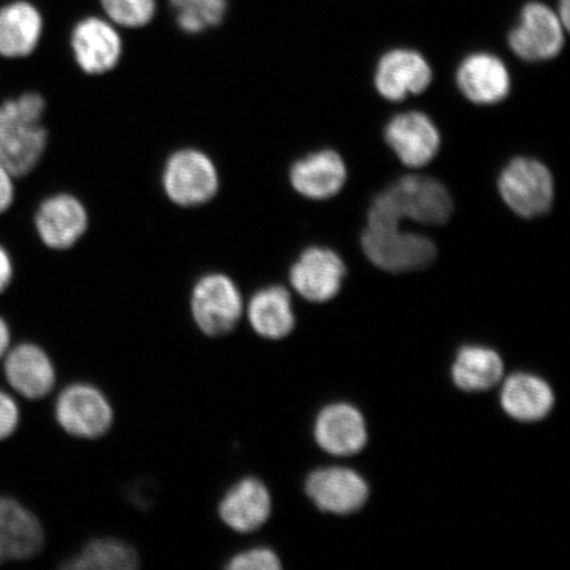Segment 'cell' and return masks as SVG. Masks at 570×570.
Segmentation results:
<instances>
[{
    "instance_id": "6da1fadb",
    "label": "cell",
    "mask_w": 570,
    "mask_h": 570,
    "mask_svg": "<svg viewBox=\"0 0 570 570\" xmlns=\"http://www.w3.org/2000/svg\"><path fill=\"white\" fill-rule=\"evenodd\" d=\"M46 112V98L38 91L21 92L0 105V166L16 178L30 175L45 158Z\"/></svg>"
},
{
    "instance_id": "7a4b0ae2",
    "label": "cell",
    "mask_w": 570,
    "mask_h": 570,
    "mask_svg": "<svg viewBox=\"0 0 570 570\" xmlns=\"http://www.w3.org/2000/svg\"><path fill=\"white\" fill-rule=\"evenodd\" d=\"M160 189L177 209H202L219 196L223 175L213 156L202 147H178L163 161Z\"/></svg>"
},
{
    "instance_id": "3957f363",
    "label": "cell",
    "mask_w": 570,
    "mask_h": 570,
    "mask_svg": "<svg viewBox=\"0 0 570 570\" xmlns=\"http://www.w3.org/2000/svg\"><path fill=\"white\" fill-rule=\"evenodd\" d=\"M239 285L223 271L199 275L191 285L189 311L197 330L209 338L229 336L245 316Z\"/></svg>"
},
{
    "instance_id": "277c9868",
    "label": "cell",
    "mask_w": 570,
    "mask_h": 570,
    "mask_svg": "<svg viewBox=\"0 0 570 570\" xmlns=\"http://www.w3.org/2000/svg\"><path fill=\"white\" fill-rule=\"evenodd\" d=\"M361 246L374 266L392 274L423 269L438 256L433 240L402 230L401 224H367L361 235Z\"/></svg>"
},
{
    "instance_id": "5b68a950",
    "label": "cell",
    "mask_w": 570,
    "mask_h": 570,
    "mask_svg": "<svg viewBox=\"0 0 570 570\" xmlns=\"http://www.w3.org/2000/svg\"><path fill=\"white\" fill-rule=\"evenodd\" d=\"M55 420L62 432L78 440L106 436L116 423V410L104 390L90 382H73L55 401Z\"/></svg>"
},
{
    "instance_id": "8992f818",
    "label": "cell",
    "mask_w": 570,
    "mask_h": 570,
    "mask_svg": "<svg viewBox=\"0 0 570 570\" xmlns=\"http://www.w3.org/2000/svg\"><path fill=\"white\" fill-rule=\"evenodd\" d=\"M498 189L504 204L522 218L544 216L553 204V176L537 159H512L499 175Z\"/></svg>"
},
{
    "instance_id": "52a82bcc",
    "label": "cell",
    "mask_w": 570,
    "mask_h": 570,
    "mask_svg": "<svg viewBox=\"0 0 570 570\" xmlns=\"http://www.w3.org/2000/svg\"><path fill=\"white\" fill-rule=\"evenodd\" d=\"M36 234L52 252H70L90 230L91 216L83 199L71 191H57L39 204L33 217Z\"/></svg>"
},
{
    "instance_id": "ba28073f",
    "label": "cell",
    "mask_w": 570,
    "mask_h": 570,
    "mask_svg": "<svg viewBox=\"0 0 570 570\" xmlns=\"http://www.w3.org/2000/svg\"><path fill=\"white\" fill-rule=\"evenodd\" d=\"M399 218L440 226L451 219L454 204L451 194L436 178L409 175L383 190Z\"/></svg>"
},
{
    "instance_id": "9c48e42d",
    "label": "cell",
    "mask_w": 570,
    "mask_h": 570,
    "mask_svg": "<svg viewBox=\"0 0 570 570\" xmlns=\"http://www.w3.org/2000/svg\"><path fill=\"white\" fill-rule=\"evenodd\" d=\"M70 49L81 73L97 78L112 73L124 57L122 36L110 20L87 18L75 26Z\"/></svg>"
},
{
    "instance_id": "30bf717a",
    "label": "cell",
    "mask_w": 570,
    "mask_h": 570,
    "mask_svg": "<svg viewBox=\"0 0 570 570\" xmlns=\"http://www.w3.org/2000/svg\"><path fill=\"white\" fill-rule=\"evenodd\" d=\"M566 27L550 7L532 2L524 6L509 35V46L519 59L540 62L554 59L566 45Z\"/></svg>"
},
{
    "instance_id": "8fae6325",
    "label": "cell",
    "mask_w": 570,
    "mask_h": 570,
    "mask_svg": "<svg viewBox=\"0 0 570 570\" xmlns=\"http://www.w3.org/2000/svg\"><path fill=\"white\" fill-rule=\"evenodd\" d=\"M346 266L333 249L306 247L289 268V284L311 303H326L338 295Z\"/></svg>"
},
{
    "instance_id": "7c38bea8",
    "label": "cell",
    "mask_w": 570,
    "mask_h": 570,
    "mask_svg": "<svg viewBox=\"0 0 570 570\" xmlns=\"http://www.w3.org/2000/svg\"><path fill=\"white\" fill-rule=\"evenodd\" d=\"M217 514L233 532L253 533L261 530L273 514V497L258 476H242L220 497Z\"/></svg>"
},
{
    "instance_id": "4fadbf2b",
    "label": "cell",
    "mask_w": 570,
    "mask_h": 570,
    "mask_svg": "<svg viewBox=\"0 0 570 570\" xmlns=\"http://www.w3.org/2000/svg\"><path fill=\"white\" fill-rule=\"evenodd\" d=\"M3 373L9 386L32 402L51 395L57 383L52 356L33 342L10 347L3 358Z\"/></svg>"
},
{
    "instance_id": "5bb4252c",
    "label": "cell",
    "mask_w": 570,
    "mask_h": 570,
    "mask_svg": "<svg viewBox=\"0 0 570 570\" xmlns=\"http://www.w3.org/2000/svg\"><path fill=\"white\" fill-rule=\"evenodd\" d=\"M432 80L433 71L424 56L402 48L383 55L374 76L376 91L391 102L422 95Z\"/></svg>"
},
{
    "instance_id": "9a60e30c",
    "label": "cell",
    "mask_w": 570,
    "mask_h": 570,
    "mask_svg": "<svg viewBox=\"0 0 570 570\" xmlns=\"http://www.w3.org/2000/svg\"><path fill=\"white\" fill-rule=\"evenodd\" d=\"M384 139L404 166L422 168L436 158L441 135L433 120L420 111L399 114L384 130Z\"/></svg>"
},
{
    "instance_id": "2e32d148",
    "label": "cell",
    "mask_w": 570,
    "mask_h": 570,
    "mask_svg": "<svg viewBox=\"0 0 570 570\" xmlns=\"http://www.w3.org/2000/svg\"><path fill=\"white\" fill-rule=\"evenodd\" d=\"M305 493L321 511L347 515L365 505L368 487L351 469L326 468L309 474L305 482Z\"/></svg>"
},
{
    "instance_id": "e0dca14e",
    "label": "cell",
    "mask_w": 570,
    "mask_h": 570,
    "mask_svg": "<svg viewBox=\"0 0 570 570\" xmlns=\"http://www.w3.org/2000/svg\"><path fill=\"white\" fill-rule=\"evenodd\" d=\"M46 546V531L38 515L18 499L0 495V547L7 562L27 561Z\"/></svg>"
},
{
    "instance_id": "ac0fdd59",
    "label": "cell",
    "mask_w": 570,
    "mask_h": 570,
    "mask_svg": "<svg viewBox=\"0 0 570 570\" xmlns=\"http://www.w3.org/2000/svg\"><path fill=\"white\" fill-rule=\"evenodd\" d=\"M288 178L297 195L323 202L338 195L344 188L347 169L337 151L325 148L294 161Z\"/></svg>"
},
{
    "instance_id": "d6986e66",
    "label": "cell",
    "mask_w": 570,
    "mask_h": 570,
    "mask_svg": "<svg viewBox=\"0 0 570 570\" xmlns=\"http://www.w3.org/2000/svg\"><path fill=\"white\" fill-rule=\"evenodd\" d=\"M455 82L463 96L475 105H497L508 98L511 78L508 67L495 55L479 52L462 60Z\"/></svg>"
},
{
    "instance_id": "ffe728a7",
    "label": "cell",
    "mask_w": 570,
    "mask_h": 570,
    "mask_svg": "<svg viewBox=\"0 0 570 570\" xmlns=\"http://www.w3.org/2000/svg\"><path fill=\"white\" fill-rule=\"evenodd\" d=\"M244 317L261 338L277 341L288 337L296 326L291 292L282 284L256 289L245 304Z\"/></svg>"
},
{
    "instance_id": "44dd1931",
    "label": "cell",
    "mask_w": 570,
    "mask_h": 570,
    "mask_svg": "<svg viewBox=\"0 0 570 570\" xmlns=\"http://www.w3.org/2000/svg\"><path fill=\"white\" fill-rule=\"evenodd\" d=\"M316 443L333 455L360 453L367 443L365 419L351 404L327 405L315 423Z\"/></svg>"
},
{
    "instance_id": "7402d4cb",
    "label": "cell",
    "mask_w": 570,
    "mask_h": 570,
    "mask_svg": "<svg viewBox=\"0 0 570 570\" xmlns=\"http://www.w3.org/2000/svg\"><path fill=\"white\" fill-rule=\"evenodd\" d=\"M42 18L31 3L16 2L0 9V56L24 59L38 48Z\"/></svg>"
},
{
    "instance_id": "603a6c76",
    "label": "cell",
    "mask_w": 570,
    "mask_h": 570,
    "mask_svg": "<svg viewBox=\"0 0 570 570\" xmlns=\"http://www.w3.org/2000/svg\"><path fill=\"white\" fill-rule=\"evenodd\" d=\"M501 404L512 419L532 423L550 415L554 396L546 381L531 374L517 373L504 382Z\"/></svg>"
},
{
    "instance_id": "cb8c5ba5",
    "label": "cell",
    "mask_w": 570,
    "mask_h": 570,
    "mask_svg": "<svg viewBox=\"0 0 570 570\" xmlns=\"http://www.w3.org/2000/svg\"><path fill=\"white\" fill-rule=\"evenodd\" d=\"M140 566V556L135 547L118 538H95L80 551L61 562L66 570H135Z\"/></svg>"
},
{
    "instance_id": "d4e9b609",
    "label": "cell",
    "mask_w": 570,
    "mask_h": 570,
    "mask_svg": "<svg viewBox=\"0 0 570 570\" xmlns=\"http://www.w3.org/2000/svg\"><path fill=\"white\" fill-rule=\"evenodd\" d=\"M504 367L493 348L463 346L455 356L452 376L455 386L466 392H482L501 382Z\"/></svg>"
},
{
    "instance_id": "484cf974",
    "label": "cell",
    "mask_w": 570,
    "mask_h": 570,
    "mask_svg": "<svg viewBox=\"0 0 570 570\" xmlns=\"http://www.w3.org/2000/svg\"><path fill=\"white\" fill-rule=\"evenodd\" d=\"M176 24L188 35H198L223 23L226 0H169Z\"/></svg>"
},
{
    "instance_id": "4316f807",
    "label": "cell",
    "mask_w": 570,
    "mask_h": 570,
    "mask_svg": "<svg viewBox=\"0 0 570 570\" xmlns=\"http://www.w3.org/2000/svg\"><path fill=\"white\" fill-rule=\"evenodd\" d=\"M101 4L112 24L128 30L148 26L156 13L155 0H101Z\"/></svg>"
},
{
    "instance_id": "83f0119b",
    "label": "cell",
    "mask_w": 570,
    "mask_h": 570,
    "mask_svg": "<svg viewBox=\"0 0 570 570\" xmlns=\"http://www.w3.org/2000/svg\"><path fill=\"white\" fill-rule=\"evenodd\" d=\"M225 569L229 570H279L282 561L274 550L265 546L246 548L227 559Z\"/></svg>"
},
{
    "instance_id": "f1b7e54d",
    "label": "cell",
    "mask_w": 570,
    "mask_h": 570,
    "mask_svg": "<svg viewBox=\"0 0 570 570\" xmlns=\"http://www.w3.org/2000/svg\"><path fill=\"white\" fill-rule=\"evenodd\" d=\"M20 420L21 413L16 397L0 389V441L10 439L18 431Z\"/></svg>"
},
{
    "instance_id": "f546056e",
    "label": "cell",
    "mask_w": 570,
    "mask_h": 570,
    "mask_svg": "<svg viewBox=\"0 0 570 570\" xmlns=\"http://www.w3.org/2000/svg\"><path fill=\"white\" fill-rule=\"evenodd\" d=\"M9 170L0 166V214L9 210L16 199V183Z\"/></svg>"
},
{
    "instance_id": "4dcf8cb0",
    "label": "cell",
    "mask_w": 570,
    "mask_h": 570,
    "mask_svg": "<svg viewBox=\"0 0 570 570\" xmlns=\"http://www.w3.org/2000/svg\"><path fill=\"white\" fill-rule=\"evenodd\" d=\"M13 279V263L11 255L0 245V294L10 287Z\"/></svg>"
},
{
    "instance_id": "1f68e13d",
    "label": "cell",
    "mask_w": 570,
    "mask_h": 570,
    "mask_svg": "<svg viewBox=\"0 0 570 570\" xmlns=\"http://www.w3.org/2000/svg\"><path fill=\"white\" fill-rule=\"evenodd\" d=\"M11 327L7 321L0 316V361H3L7 352L11 347Z\"/></svg>"
},
{
    "instance_id": "d6a6232c",
    "label": "cell",
    "mask_w": 570,
    "mask_h": 570,
    "mask_svg": "<svg viewBox=\"0 0 570 570\" xmlns=\"http://www.w3.org/2000/svg\"><path fill=\"white\" fill-rule=\"evenodd\" d=\"M558 13L562 26L566 27V30H569V21H570V0H560L559 2V11Z\"/></svg>"
}]
</instances>
